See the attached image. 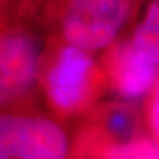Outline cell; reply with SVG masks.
<instances>
[{
    "label": "cell",
    "mask_w": 159,
    "mask_h": 159,
    "mask_svg": "<svg viewBox=\"0 0 159 159\" xmlns=\"http://www.w3.org/2000/svg\"><path fill=\"white\" fill-rule=\"evenodd\" d=\"M39 89L59 119L84 116L108 89L100 61L53 35L46 44Z\"/></svg>",
    "instance_id": "obj_1"
},
{
    "label": "cell",
    "mask_w": 159,
    "mask_h": 159,
    "mask_svg": "<svg viewBox=\"0 0 159 159\" xmlns=\"http://www.w3.org/2000/svg\"><path fill=\"white\" fill-rule=\"evenodd\" d=\"M134 5V0H50L44 13L56 28L55 37L94 53L121 39Z\"/></svg>",
    "instance_id": "obj_2"
},
{
    "label": "cell",
    "mask_w": 159,
    "mask_h": 159,
    "mask_svg": "<svg viewBox=\"0 0 159 159\" xmlns=\"http://www.w3.org/2000/svg\"><path fill=\"white\" fill-rule=\"evenodd\" d=\"M46 46L27 19H3L0 100L6 111L30 108L39 87Z\"/></svg>",
    "instance_id": "obj_3"
},
{
    "label": "cell",
    "mask_w": 159,
    "mask_h": 159,
    "mask_svg": "<svg viewBox=\"0 0 159 159\" xmlns=\"http://www.w3.org/2000/svg\"><path fill=\"white\" fill-rule=\"evenodd\" d=\"M63 127L30 108L6 111L0 119V159H69Z\"/></svg>",
    "instance_id": "obj_4"
},
{
    "label": "cell",
    "mask_w": 159,
    "mask_h": 159,
    "mask_svg": "<svg viewBox=\"0 0 159 159\" xmlns=\"http://www.w3.org/2000/svg\"><path fill=\"white\" fill-rule=\"evenodd\" d=\"M103 66L108 90L122 102L149 97L159 81V63L143 53L131 37H121L103 52Z\"/></svg>",
    "instance_id": "obj_5"
},
{
    "label": "cell",
    "mask_w": 159,
    "mask_h": 159,
    "mask_svg": "<svg viewBox=\"0 0 159 159\" xmlns=\"http://www.w3.org/2000/svg\"><path fill=\"white\" fill-rule=\"evenodd\" d=\"M103 143H124L143 136V119L134 106L124 102L97 103L80 124Z\"/></svg>",
    "instance_id": "obj_6"
},
{
    "label": "cell",
    "mask_w": 159,
    "mask_h": 159,
    "mask_svg": "<svg viewBox=\"0 0 159 159\" xmlns=\"http://www.w3.org/2000/svg\"><path fill=\"white\" fill-rule=\"evenodd\" d=\"M69 159H159V142L146 134L124 143H103L77 127Z\"/></svg>",
    "instance_id": "obj_7"
},
{
    "label": "cell",
    "mask_w": 159,
    "mask_h": 159,
    "mask_svg": "<svg viewBox=\"0 0 159 159\" xmlns=\"http://www.w3.org/2000/svg\"><path fill=\"white\" fill-rule=\"evenodd\" d=\"M130 37L136 47L159 63V0L148 3Z\"/></svg>",
    "instance_id": "obj_8"
},
{
    "label": "cell",
    "mask_w": 159,
    "mask_h": 159,
    "mask_svg": "<svg viewBox=\"0 0 159 159\" xmlns=\"http://www.w3.org/2000/svg\"><path fill=\"white\" fill-rule=\"evenodd\" d=\"M50 0H2L3 19H28Z\"/></svg>",
    "instance_id": "obj_9"
},
{
    "label": "cell",
    "mask_w": 159,
    "mask_h": 159,
    "mask_svg": "<svg viewBox=\"0 0 159 159\" xmlns=\"http://www.w3.org/2000/svg\"><path fill=\"white\" fill-rule=\"evenodd\" d=\"M144 121H146V127L150 131L152 137L156 142H159V81L146 102Z\"/></svg>",
    "instance_id": "obj_10"
}]
</instances>
